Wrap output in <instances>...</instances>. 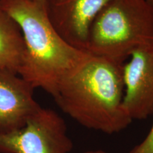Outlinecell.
<instances>
[{"label": "cell", "mask_w": 153, "mask_h": 153, "mask_svg": "<svg viewBox=\"0 0 153 153\" xmlns=\"http://www.w3.org/2000/svg\"><path fill=\"white\" fill-rule=\"evenodd\" d=\"M0 7L19 25L25 43L19 76L34 89L54 97L63 80L90 56L67 43L53 27L45 3L34 0H0Z\"/></svg>", "instance_id": "2"}, {"label": "cell", "mask_w": 153, "mask_h": 153, "mask_svg": "<svg viewBox=\"0 0 153 153\" xmlns=\"http://www.w3.org/2000/svg\"><path fill=\"white\" fill-rule=\"evenodd\" d=\"M25 49L20 27L0 7V70L19 75L24 63Z\"/></svg>", "instance_id": "8"}, {"label": "cell", "mask_w": 153, "mask_h": 153, "mask_svg": "<svg viewBox=\"0 0 153 153\" xmlns=\"http://www.w3.org/2000/svg\"><path fill=\"white\" fill-rule=\"evenodd\" d=\"M153 48V8L146 0H110L96 17L86 52L116 62Z\"/></svg>", "instance_id": "3"}, {"label": "cell", "mask_w": 153, "mask_h": 153, "mask_svg": "<svg viewBox=\"0 0 153 153\" xmlns=\"http://www.w3.org/2000/svg\"><path fill=\"white\" fill-rule=\"evenodd\" d=\"M129 153H153V123L144 140L135 146Z\"/></svg>", "instance_id": "9"}, {"label": "cell", "mask_w": 153, "mask_h": 153, "mask_svg": "<svg viewBox=\"0 0 153 153\" xmlns=\"http://www.w3.org/2000/svg\"><path fill=\"white\" fill-rule=\"evenodd\" d=\"M34 1H38V2H41V3H45V0H34Z\"/></svg>", "instance_id": "12"}, {"label": "cell", "mask_w": 153, "mask_h": 153, "mask_svg": "<svg viewBox=\"0 0 153 153\" xmlns=\"http://www.w3.org/2000/svg\"><path fill=\"white\" fill-rule=\"evenodd\" d=\"M33 90L22 76L0 70V135L22 128L41 108Z\"/></svg>", "instance_id": "7"}, {"label": "cell", "mask_w": 153, "mask_h": 153, "mask_svg": "<svg viewBox=\"0 0 153 153\" xmlns=\"http://www.w3.org/2000/svg\"><path fill=\"white\" fill-rule=\"evenodd\" d=\"M123 65L90 55L61 82L55 102L87 128L109 135L122 131L133 120L123 104Z\"/></svg>", "instance_id": "1"}, {"label": "cell", "mask_w": 153, "mask_h": 153, "mask_svg": "<svg viewBox=\"0 0 153 153\" xmlns=\"http://www.w3.org/2000/svg\"><path fill=\"white\" fill-rule=\"evenodd\" d=\"M72 148L64 119L42 107L22 128L0 135V153H70Z\"/></svg>", "instance_id": "4"}, {"label": "cell", "mask_w": 153, "mask_h": 153, "mask_svg": "<svg viewBox=\"0 0 153 153\" xmlns=\"http://www.w3.org/2000/svg\"><path fill=\"white\" fill-rule=\"evenodd\" d=\"M123 65V106L132 120L153 114V48L131 54Z\"/></svg>", "instance_id": "6"}, {"label": "cell", "mask_w": 153, "mask_h": 153, "mask_svg": "<svg viewBox=\"0 0 153 153\" xmlns=\"http://www.w3.org/2000/svg\"><path fill=\"white\" fill-rule=\"evenodd\" d=\"M82 153H107V152L102 150H91L85 151V152H82Z\"/></svg>", "instance_id": "10"}, {"label": "cell", "mask_w": 153, "mask_h": 153, "mask_svg": "<svg viewBox=\"0 0 153 153\" xmlns=\"http://www.w3.org/2000/svg\"><path fill=\"white\" fill-rule=\"evenodd\" d=\"M109 1L45 0V9L59 35L72 46L86 51L91 24Z\"/></svg>", "instance_id": "5"}, {"label": "cell", "mask_w": 153, "mask_h": 153, "mask_svg": "<svg viewBox=\"0 0 153 153\" xmlns=\"http://www.w3.org/2000/svg\"><path fill=\"white\" fill-rule=\"evenodd\" d=\"M148 3L153 8V0H146Z\"/></svg>", "instance_id": "11"}]
</instances>
